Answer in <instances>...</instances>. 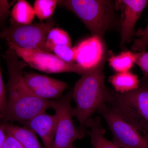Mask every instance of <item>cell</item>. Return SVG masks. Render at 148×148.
<instances>
[{"label": "cell", "mask_w": 148, "mask_h": 148, "mask_svg": "<svg viewBox=\"0 0 148 148\" xmlns=\"http://www.w3.org/2000/svg\"><path fill=\"white\" fill-rule=\"evenodd\" d=\"M3 57L8 69L9 79L7 107L1 119L3 123L16 121L24 125L36 116L51 108V101L39 98L27 86L23 73L27 64L20 61L12 49L9 48Z\"/></svg>", "instance_id": "6da1fadb"}, {"label": "cell", "mask_w": 148, "mask_h": 148, "mask_svg": "<svg viewBox=\"0 0 148 148\" xmlns=\"http://www.w3.org/2000/svg\"><path fill=\"white\" fill-rule=\"evenodd\" d=\"M106 51L100 62L77 81L73 91L76 106L72 108V115L77 118L79 127L85 131H87L86 124L88 120L110 98V88L105 84L104 66L108 57Z\"/></svg>", "instance_id": "7a4b0ae2"}, {"label": "cell", "mask_w": 148, "mask_h": 148, "mask_svg": "<svg viewBox=\"0 0 148 148\" xmlns=\"http://www.w3.org/2000/svg\"><path fill=\"white\" fill-rule=\"evenodd\" d=\"M58 5L81 20L93 36L104 41L107 31L119 25L115 2L108 0H63Z\"/></svg>", "instance_id": "3957f363"}, {"label": "cell", "mask_w": 148, "mask_h": 148, "mask_svg": "<svg viewBox=\"0 0 148 148\" xmlns=\"http://www.w3.org/2000/svg\"><path fill=\"white\" fill-rule=\"evenodd\" d=\"M137 89L124 93L110 89L106 106L140 132L148 135V79L140 80Z\"/></svg>", "instance_id": "277c9868"}, {"label": "cell", "mask_w": 148, "mask_h": 148, "mask_svg": "<svg viewBox=\"0 0 148 148\" xmlns=\"http://www.w3.org/2000/svg\"><path fill=\"white\" fill-rule=\"evenodd\" d=\"M56 26L53 18L45 23L27 24H18L12 18L10 25L0 32V39L25 49L45 51V44L49 33Z\"/></svg>", "instance_id": "5b68a950"}, {"label": "cell", "mask_w": 148, "mask_h": 148, "mask_svg": "<svg viewBox=\"0 0 148 148\" xmlns=\"http://www.w3.org/2000/svg\"><path fill=\"white\" fill-rule=\"evenodd\" d=\"M9 48L12 49L19 58L30 67L47 73H74L84 74L86 70L77 64L66 63L50 52L40 49H25L13 44L7 42Z\"/></svg>", "instance_id": "8992f818"}, {"label": "cell", "mask_w": 148, "mask_h": 148, "mask_svg": "<svg viewBox=\"0 0 148 148\" xmlns=\"http://www.w3.org/2000/svg\"><path fill=\"white\" fill-rule=\"evenodd\" d=\"M73 91H69L59 101H51V108L58 117V126L52 148H75L74 142L81 139L87 131L75 127L73 120L71 101Z\"/></svg>", "instance_id": "52a82bcc"}, {"label": "cell", "mask_w": 148, "mask_h": 148, "mask_svg": "<svg viewBox=\"0 0 148 148\" xmlns=\"http://www.w3.org/2000/svg\"><path fill=\"white\" fill-rule=\"evenodd\" d=\"M96 112L103 116L113 135V143L119 147L148 148V135H142L134 126L109 108L102 105Z\"/></svg>", "instance_id": "ba28073f"}, {"label": "cell", "mask_w": 148, "mask_h": 148, "mask_svg": "<svg viewBox=\"0 0 148 148\" xmlns=\"http://www.w3.org/2000/svg\"><path fill=\"white\" fill-rule=\"evenodd\" d=\"M148 5V0H121L115 1L116 10L121 9L122 12V17L120 23L121 47L130 42L135 35V25Z\"/></svg>", "instance_id": "9c48e42d"}, {"label": "cell", "mask_w": 148, "mask_h": 148, "mask_svg": "<svg viewBox=\"0 0 148 148\" xmlns=\"http://www.w3.org/2000/svg\"><path fill=\"white\" fill-rule=\"evenodd\" d=\"M24 79L32 92L44 100L60 97L68 86L67 84L62 81L34 73L24 75Z\"/></svg>", "instance_id": "30bf717a"}, {"label": "cell", "mask_w": 148, "mask_h": 148, "mask_svg": "<svg viewBox=\"0 0 148 148\" xmlns=\"http://www.w3.org/2000/svg\"><path fill=\"white\" fill-rule=\"evenodd\" d=\"M75 47L77 64L87 70L96 66L106 51L105 42L93 36L82 41Z\"/></svg>", "instance_id": "8fae6325"}, {"label": "cell", "mask_w": 148, "mask_h": 148, "mask_svg": "<svg viewBox=\"0 0 148 148\" xmlns=\"http://www.w3.org/2000/svg\"><path fill=\"white\" fill-rule=\"evenodd\" d=\"M57 126L58 117L56 114L49 115L46 112L37 115L24 125L39 135L44 148H52Z\"/></svg>", "instance_id": "7c38bea8"}, {"label": "cell", "mask_w": 148, "mask_h": 148, "mask_svg": "<svg viewBox=\"0 0 148 148\" xmlns=\"http://www.w3.org/2000/svg\"><path fill=\"white\" fill-rule=\"evenodd\" d=\"M6 132L16 139L23 148H43L34 131L25 126L5 123Z\"/></svg>", "instance_id": "4fadbf2b"}, {"label": "cell", "mask_w": 148, "mask_h": 148, "mask_svg": "<svg viewBox=\"0 0 148 148\" xmlns=\"http://www.w3.org/2000/svg\"><path fill=\"white\" fill-rule=\"evenodd\" d=\"M86 126L90 130L87 133L90 135L92 148H120L105 138L106 130L101 125L100 117L90 118L86 121Z\"/></svg>", "instance_id": "5bb4252c"}, {"label": "cell", "mask_w": 148, "mask_h": 148, "mask_svg": "<svg viewBox=\"0 0 148 148\" xmlns=\"http://www.w3.org/2000/svg\"><path fill=\"white\" fill-rule=\"evenodd\" d=\"M109 81L115 91L121 93L137 89L140 82L138 76L130 71L116 73L110 77Z\"/></svg>", "instance_id": "9a60e30c"}, {"label": "cell", "mask_w": 148, "mask_h": 148, "mask_svg": "<svg viewBox=\"0 0 148 148\" xmlns=\"http://www.w3.org/2000/svg\"><path fill=\"white\" fill-rule=\"evenodd\" d=\"M110 66L117 73L130 71L135 64L136 52L125 50L119 54L115 55L111 51L108 53Z\"/></svg>", "instance_id": "2e32d148"}, {"label": "cell", "mask_w": 148, "mask_h": 148, "mask_svg": "<svg viewBox=\"0 0 148 148\" xmlns=\"http://www.w3.org/2000/svg\"><path fill=\"white\" fill-rule=\"evenodd\" d=\"M11 17L18 24H32L35 16L34 8L27 1L19 0L14 5L11 11Z\"/></svg>", "instance_id": "e0dca14e"}, {"label": "cell", "mask_w": 148, "mask_h": 148, "mask_svg": "<svg viewBox=\"0 0 148 148\" xmlns=\"http://www.w3.org/2000/svg\"><path fill=\"white\" fill-rule=\"evenodd\" d=\"M57 45L71 46V40L66 31L54 27L48 34L45 44L46 50L47 52H51V48Z\"/></svg>", "instance_id": "ac0fdd59"}, {"label": "cell", "mask_w": 148, "mask_h": 148, "mask_svg": "<svg viewBox=\"0 0 148 148\" xmlns=\"http://www.w3.org/2000/svg\"><path fill=\"white\" fill-rule=\"evenodd\" d=\"M59 1L58 0H36L34 6L35 15L40 21L49 19Z\"/></svg>", "instance_id": "d6986e66"}, {"label": "cell", "mask_w": 148, "mask_h": 148, "mask_svg": "<svg viewBox=\"0 0 148 148\" xmlns=\"http://www.w3.org/2000/svg\"><path fill=\"white\" fill-rule=\"evenodd\" d=\"M56 56L61 60L70 64L75 61V47L67 45H57L51 49Z\"/></svg>", "instance_id": "ffe728a7"}, {"label": "cell", "mask_w": 148, "mask_h": 148, "mask_svg": "<svg viewBox=\"0 0 148 148\" xmlns=\"http://www.w3.org/2000/svg\"><path fill=\"white\" fill-rule=\"evenodd\" d=\"M135 35L138 37L134 41L131 48L134 52L146 51L148 47V21L147 25L144 29H140L136 32Z\"/></svg>", "instance_id": "44dd1931"}, {"label": "cell", "mask_w": 148, "mask_h": 148, "mask_svg": "<svg viewBox=\"0 0 148 148\" xmlns=\"http://www.w3.org/2000/svg\"><path fill=\"white\" fill-rule=\"evenodd\" d=\"M16 1L0 0V32L4 29L7 19L10 14L11 8Z\"/></svg>", "instance_id": "7402d4cb"}, {"label": "cell", "mask_w": 148, "mask_h": 148, "mask_svg": "<svg viewBox=\"0 0 148 148\" xmlns=\"http://www.w3.org/2000/svg\"><path fill=\"white\" fill-rule=\"evenodd\" d=\"M136 56L135 64L141 69L143 74V77H148V51L136 52Z\"/></svg>", "instance_id": "603a6c76"}, {"label": "cell", "mask_w": 148, "mask_h": 148, "mask_svg": "<svg viewBox=\"0 0 148 148\" xmlns=\"http://www.w3.org/2000/svg\"><path fill=\"white\" fill-rule=\"evenodd\" d=\"M1 49V46L0 45V52ZM7 104L8 96L3 81L0 65V114L2 116L5 112L7 107Z\"/></svg>", "instance_id": "cb8c5ba5"}, {"label": "cell", "mask_w": 148, "mask_h": 148, "mask_svg": "<svg viewBox=\"0 0 148 148\" xmlns=\"http://www.w3.org/2000/svg\"><path fill=\"white\" fill-rule=\"evenodd\" d=\"M6 134V139L3 148H23L16 139L9 134Z\"/></svg>", "instance_id": "d4e9b609"}, {"label": "cell", "mask_w": 148, "mask_h": 148, "mask_svg": "<svg viewBox=\"0 0 148 148\" xmlns=\"http://www.w3.org/2000/svg\"><path fill=\"white\" fill-rule=\"evenodd\" d=\"M6 136L5 124L2 123L0 125V148H3L4 144L5 143Z\"/></svg>", "instance_id": "484cf974"}, {"label": "cell", "mask_w": 148, "mask_h": 148, "mask_svg": "<svg viewBox=\"0 0 148 148\" xmlns=\"http://www.w3.org/2000/svg\"><path fill=\"white\" fill-rule=\"evenodd\" d=\"M2 117V115H1L0 114V119H1V118Z\"/></svg>", "instance_id": "4316f807"}, {"label": "cell", "mask_w": 148, "mask_h": 148, "mask_svg": "<svg viewBox=\"0 0 148 148\" xmlns=\"http://www.w3.org/2000/svg\"></svg>", "instance_id": "83f0119b"}]
</instances>
